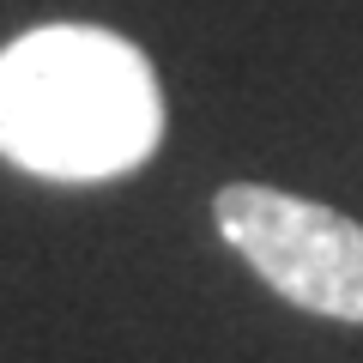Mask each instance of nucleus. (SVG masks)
I'll use <instances>...</instances> for the list:
<instances>
[{
	"mask_svg": "<svg viewBox=\"0 0 363 363\" xmlns=\"http://www.w3.org/2000/svg\"><path fill=\"white\" fill-rule=\"evenodd\" d=\"M164 145V85L140 43L37 25L0 49V157L43 182H116Z\"/></svg>",
	"mask_w": 363,
	"mask_h": 363,
	"instance_id": "obj_1",
	"label": "nucleus"
},
{
	"mask_svg": "<svg viewBox=\"0 0 363 363\" xmlns=\"http://www.w3.org/2000/svg\"><path fill=\"white\" fill-rule=\"evenodd\" d=\"M218 236L285 303L363 327V224L267 182H230L212 200Z\"/></svg>",
	"mask_w": 363,
	"mask_h": 363,
	"instance_id": "obj_2",
	"label": "nucleus"
}]
</instances>
